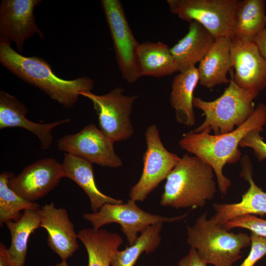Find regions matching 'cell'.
Listing matches in <instances>:
<instances>
[{
	"label": "cell",
	"mask_w": 266,
	"mask_h": 266,
	"mask_svg": "<svg viewBox=\"0 0 266 266\" xmlns=\"http://www.w3.org/2000/svg\"><path fill=\"white\" fill-rule=\"evenodd\" d=\"M114 142L94 124L86 125L80 132L59 139L58 149L101 166L117 168L122 161L116 154Z\"/></svg>",
	"instance_id": "cell-11"
},
{
	"label": "cell",
	"mask_w": 266,
	"mask_h": 266,
	"mask_svg": "<svg viewBox=\"0 0 266 266\" xmlns=\"http://www.w3.org/2000/svg\"><path fill=\"white\" fill-rule=\"evenodd\" d=\"M136 202L130 199L125 203H106L96 212L84 214L83 218L96 230L112 223L118 224L130 246L137 239L138 233H141L149 226L159 222L177 221L188 214L170 217L153 214L141 209Z\"/></svg>",
	"instance_id": "cell-7"
},
{
	"label": "cell",
	"mask_w": 266,
	"mask_h": 266,
	"mask_svg": "<svg viewBox=\"0 0 266 266\" xmlns=\"http://www.w3.org/2000/svg\"><path fill=\"white\" fill-rule=\"evenodd\" d=\"M0 62L18 77L67 108L72 107L82 93L91 92L94 87V81L90 77L73 80L60 78L43 59L24 56L8 44L0 43Z\"/></svg>",
	"instance_id": "cell-2"
},
{
	"label": "cell",
	"mask_w": 266,
	"mask_h": 266,
	"mask_svg": "<svg viewBox=\"0 0 266 266\" xmlns=\"http://www.w3.org/2000/svg\"></svg>",
	"instance_id": "cell-35"
},
{
	"label": "cell",
	"mask_w": 266,
	"mask_h": 266,
	"mask_svg": "<svg viewBox=\"0 0 266 266\" xmlns=\"http://www.w3.org/2000/svg\"><path fill=\"white\" fill-rule=\"evenodd\" d=\"M259 94L239 87L232 76L228 87L217 99L206 101L194 97L193 106L202 111L205 119L193 131L210 133L212 131L215 135L233 131L235 127L237 128L244 123L253 113L255 108L253 100Z\"/></svg>",
	"instance_id": "cell-5"
},
{
	"label": "cell",
	"mask_w": 266,
	"mask_h": 266,
	"mask_svg": "<svg viewBox=\"0 0 266 266\" xmlns=\"http://www.w3.org/2000/svg\"><path fill=\"white\" fill-rule=\"evenodd\" d=\"M28 109L15 96L0 92V129L10 127L24 129L35 135L39 139L41 148L48 149L52 144V130L60 125L68 123L69 119L46 124L32 122L26 117Z\"/></svg>",
	"instance_id": "cell-16"
},
{
	"label": "cell",
	"mask_w": 266,
	"mask_h": 266,
	"mask_svg": "<svg viewBox=\"0 0 266 266\" xmlns=\"http://www.w3.org/2000/svg\"><path fill=\"white\" fill-rule=\"evenodd\" d=\"M5 224L11 234L8 251L13 266H24L29 238L40 226L38 210H25L18 221L9 220Z\"/></svg>",
	"instance_id": "cell-24"
},
{
	"label": "cell",
	"mask_w": 266,
	"mask_h": 266,
	"mask_svg": "<svg viewBox=\"0 0 266 266\" xmlns=\"http://www.w3.org/2000/svg\"><path fill=\"white\" fill-rule=\"evenodd\" d=\"M187 34L170 48L179 72L195 67L206 54L216 37L196 21L189 23Z\"/></svg>",
	"instance_id": "cell-19"
},
{
	"label": "cell",
	"mask_w": 266,
	"mask_h": 266,
	"mask_svg": "<svg viewBox=\"0 0 266 266\" xmlns=\"http://www.w3.org/2000/svg\"><path fill=\"white\" fill-rule=\"evenodd\" d=\"M40 0H2L0 5V43L13 42L19 52L25 41L35 33L44 36L34 15Z\"/></svg>",
	"instance_id": "cell-12"
},
{
	"label": "cell",
	"mask_w": 266,
	"mask_h": 266,
	"mask_svg": "<svg viewBox=\"0 0 266 266\" xmlns=\"http://www.w3.org/2000/svg\"><path fill=\"white\" fill-rule=\"evenodd\" d=\"M207 215L202 214L193 226H187V242L207 265L232 266L242 258V250L251 245L250 236L230 232Z\"/></svg>",
	"instance_id": "cell-4"
},
{
	"label": "cell",
	"mask_w": 266,
	"mask_h": 266,
	"mask_svg": "<svg viewBox=\"0 0 266 266\" xmlns=\"http://www.w3.org/2000/svg\"><path fill=\"white\" fill-rule=\"evenodd\" d=\"M62 166L65 177L74 181L88 196L93 212H97L106 203H123L122 200L105 195L99 190L95 181L92 163L82 158L65 153Z\"/></svg>",
	"instance_id": "cell-20"
},
{
	"label": "cell",
	"mask_w": 266,
	"mask_h": 266,
	"mask_svg": "<svg viewBox=\"0 0 266 266\" xmlns=\"http://www.w3.org/2000/svg\"><path fill=\"white\" fill-rule=\"evenodd\" d=\"M170 11L189 23L196 21L216 38L234 36L239 0H167Z\"/></svg>",
	"instance_id": "cell-6"
},
{
	"label": "cell",
	"mask_w": 266,
	"mask_h": 266,
	"mask_svg": "<svg viewBox=\"0 0 266 266\" xmlns=\"http://www.w3.org/2000/svg\"><path fill=\"white\" fill-rule=\"evenodd\" d=\"M116 59L122 77L133 83L142 77L137 57L140 43L134 37L119 0H101Z\"/></svg>",
	"instance_id": "cell-8"
},
{
	"label": "cell",
	"mask_w": 266,
	"mask_h": 266,
	"mask_svg": "<svg viewBox=\"0 0 266 266\" xmlns=\"http://www.w3.org/2000/svg\"><path fill=\"white\" fill-rule=\"evenodd\" d=\"M137 57L142 76L160 78L179 72L170 48L162 42L140 43Z\"/></svg>",
	"instance_id": "cell-23"
},
{
	"label": "cell",
	"mask_w": 266,
	"mask_h": 266,
	"mask_svg": "<svg viewBox=\"0 0 266 266\" xmlns=\"http://www.w3.org/2000/svg\"><path fill=\"white\" fill-rule=\"evenodd\" d=\"M65 177L62 164L47 158L28 165L8 181V186L23 199L32 202L42 198Z\"/></svg>",
	"instance_id": "cell-13"
},
{
	"label": "cell",
	"mask_w": 266,
	"mask_h": 266,
	"mask_svg": "<svg viewBox=\"0 0 266 266\" xmlns=\"http://www.w3.org/2000/svg\"><path fill=\"white\" fill-rule=\"evenodd\" d=\"M231 42L232 38L228 37L216 38L197 68L199 82L201 86L209 89L230 83V79L227 77V75L233 67Z\"/></svg>",
	"instance_id": "cell-18"
},
{
	"label": "cell",
	"mask_w": 266,
	"mask_h": 266,
	"mask_svg": "<svg viewBox=\"0 0 266 266\" xmlns=\"http://www.w3.org/2000/svg\"><path fill=\"white\" fill-rule=\"evenodd\" d=\"M213 168L186 154L166 178L160 203L176 209L203 207L217 190Z\"/></svg>",
	"instance_id": "cell-3"
},
{
	"label": "cell",
	"mask_w": 266,
	"mask_h": 266,
	"mask_svg": "<svg viewBox=\"0 0 266 266\" xmlns=\"http://www.w3.org/2000/svg\"><path fill=\"white\" fill-rule=\"evenodd\" d=\"M252 41L257 46L261 55L266 60V27Z\"/></svg>",
	"instance_id": "cell-32"
},
{
	"label": "cell",
	"mask_w": 266,
	"mask_h": 266,
	"mask_svg": "<svg viewBox=\"0 0 266 266\" xmlns=\"http://www.w3.org/2000/svg\"><path fill=\"white\" fill-rule=\"evenodd\" d=\"M261 132L257 130L249 132L239 144V147L252 149L256 157L260 162L266 159V143L261 136Z\"/></svg>",
	"instance_id": "cell-30"
},
{
	"label": "cell",
	"mask_w": 266,
	"mask_h": 266,
	"mask_svg": "<svg viewBox=\"0 0 266 266\" xmlns=\"http://www.w3.org/2000/svg\"><path fill=\"white\" fill-rule=\"evenodd\" d=\"M231 56L237 85L259 93L266 88V60L252 41L232 38Z\"/></svg>",
	"instance_id": "cell-14"
},
{
	"label": "cell",
	"mask_w": 266,
	"mask_h": 266,
	"mask_svg": "<svg viewBox=\"0 0 266 266\" xmlns=\"http://www.w3.org/2000/svg\"><path fill=\"white\" fill-rule=\"evenodd\" d=\"M14 174L3 171L0 175V224L9 220L18 221L24 210H39L41 206L35 202L27 200L16 194L8 186Z\"/></svg>",
	"instance_id": "cell-27"
},
{
	"label": "cell",
	"mask_w": 266,
	"mask_h": 266,
	"mask_svg": "<svg viewBox=\"0 0 266 266\" xmlns=\"http://www.w3.org/2000/svg\"><path fill=\"white\" fill-rule=\"evenodd\" d=\"M266 0H240L233 28V37L252 41L266 27Z\"/></svg>",
	"instance_id": "cell-25"
},
{
	"label": "cell",
	"mask_w": 266,
	"mask_h": 266,
	"mask_svg": "<svg viewBox=\"0 0 266 266\" xmlns=\"http://www.w3.org/2000/svg\"><path fill=\"white\" fill-rule=\"evenodd\" d=\"M40 227L47 232L49 248L61 259L66 261L78 249L77 234L66 210L56 208L54 203H46L38 210Z\"/></svg>",
	"instance_id": "cell-15"
},
{
	"label": "cell",
	"mask_w": 266,
	"mask_h": 266,
	"mask_svg": "<svg viewBox=\"0 0 266 266\" xmlns=\"http://www.w3.org/2000/svg\"><path fill=\"white\" fill-rule=\"evenodd\" d=\"M178 266H207L199 256L197 250L191 247L188 253L178 263Z\"/></svg>",
	"instance_id": "cell-31"
},
{
	"label": "cell",
	"mask_w": 266,
	"mask_h": 266,
	"mask_svg": "<svg viewBox=\"0 0 266 266\" xmlns=\"http://www.w3.org/2000/svg\"><path fill=\"white\" fill-rule=\"evenodd\" d=\"M124 91V88L117 87L103 95L92 92L81 95L92 101L100 129L114 142L126 140L134 133L130 115L138 96L125 95Z\"/></svg>",
	"instance_id": "cell-9"
},
{
	"label": "cell",
	"mask_w": 266,
	"mask_h": 266,
	"mask_svg": "<svg viewBox=\"0 0 266 266\" xmlns=\"http://www.w3.org/2000/svg\"><path fill=\"white\" fill-rule=\"evenodd\" d=\"M77 234L86 249L88 266H111L115 254L123 242L119 234L102 229L85 228Z\"/></svg>",
	"instance_id": "cell-22"
},
{
	"label": "cell",
	"mask_w": 266,
	"mask_h": 266,
	"mask_svg": "<svg viewBox=\"0 0 266 266\" xmlns=\"http://www.w3.org/2000/svg\"><path fill=\"white\" fill-rule=\"evenodd\" d=\"M223 226L227 230L243 228L250 230L259 235L266 237V219L255 215H246L229 221Z\"/></svg>",
	"instance_id": "cell-28"
},
{
	"label": "cell",
	"mask_w": 266,
	"mask_h": 266,
	"mask_svg": "<svg viewBox=\"0 0 266 266\" xmlns=\"http://www.w3.org/2000/svg\"><path fill=\"white\" fill-rule=\"evenodd\" d=\"M163 224V222H159L149 226L133 244L123 250H118L114 256L111 266H133L143 253L153 252L160 244Z\"/></svg>",
	"instance_id": "cell-26"
},
{
	"label": "cell",
	"mask_w": 266,
	"mask_h": 266,
	"mask_svg": "<svg viewBox=\"0 0 266 266\" xmlns=\"http://www.w3.org/2000/svg\"><path fill=\"white\" fill-rule=\"evenodd\" d=\"M198 82V70L195 66L179 72L171 84L169 100L177 122L188 127L193 126L196 123L193 101L194 91Z\"/></svg>",
	"instance_id": "cell-21"
},
{
	"label": "cell",
	"mask_w": 266,
	"mask_h": 266,
	"mask_svg": "<svg viewBox=\"0 0 266 266\" xmlns=\"http://www.w3.org/2000/svg\"><path fill=\"white\" fill-rule=\"evenodd\" d=\"M266 124V105L260 103L244 123L233 131L218 135L206 132H189L183 134L179 145L181 149L194 154L213 168L219 190L224 196L232 185L231 180L223 174L224 166L240 160L238 146L242 139L252 130L262 132Z\"/></svg>",
	"instance_id": "cell-1"
},
{
	"label": "cell",
	"mask_w": 266,
	"mask_h": 266,
	"mask_svg": "<svg viewBox=\"0 0 266 266\" xmlns=\"http://www.w3.org/2000/svg\"><path fill=\"white\" fill-rule=\"evenodd\" d=\"M55 266H69L66 261H61L60 263L57 264Z\"/></svg>",
	"instance_id": "cell-34"
},
{
	"label": "cell",
	"mask_w": 266,
	"mask_h": 266,
	"mask_svg": "<svg viewBox=\"0 0 266 266\" xmlns=\"http://www.w3.org/2000/svg\"><path fill=\"white\" fill-rule=\"evenodd\" d=\"M250 164L247 157L242 160L240 175L249 182V187L241 200L235 203L213 204L215 213L211 219L215 223L223 225L242 216L266 214V192L255 183Z\"/></svg>",
	"instance_id": "cell-17"
},
{
	"label": "cell",
	"mask_w": 266,
	"mask_h": 266,
	"mask_svg": "<svg viewBox=\"0 0 266 266\" xmlns=\"http://www.w3.org/2000/svg\"><path fill=\"white\" fill-rule=\"evenodd\" d=\"M145 136L147 149L143 156L142 173L129 193L130 199L135 201H144L181 160L177 154L165 148L156 125L148 127Z\"/></svg>",
	"instance_id": "cell-10"
},
{
	"label": "cell",
	"mask_w": 266,
	"mask_h": 266,
	"mask_svg": "<svg viewBox=\"0 0 266 266\" xmlns=\"http://www.w3.org/2000/svg\"><path fill=\"white\" fill-rule=\"evenodd\" d=\"M251 248L249 254L239 266H254L266 255V237L251 232Z\"/></svg>",
	"instance_id": "cell-29"
},
{
	"label": "cell",
	"mask_w": 266,
	"mask_h": 266,
	"mask_svg": "<svg viewBox=\"0 0 266 266\" xmlns=\"http://www.w3.org/2000/svg\"><path fill=\"white\" fill-rule=\"evenodd\" d=\"M0 266H14L10 258L8 248L3 243H0Z\"/></svg>",
	"instance_id": "cell-33"
}]
</instances>
